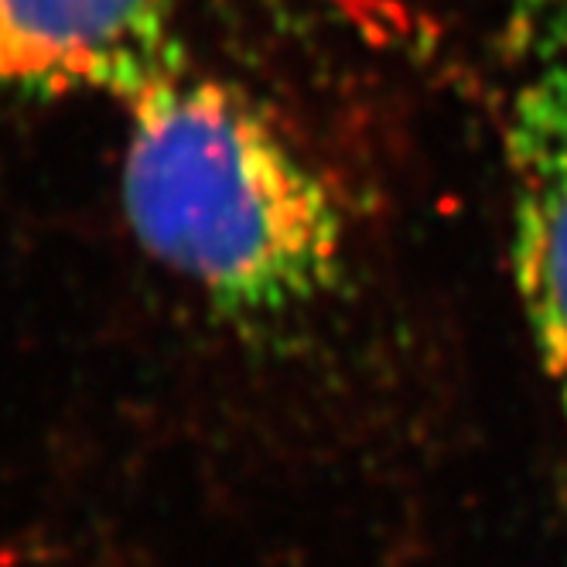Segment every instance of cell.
<instances>
[{
    "label": "cell",
    "mask_w": 567,
    "mask_h": 567,
    "mask_svg": "<svg viewBox=\"0 0 567 567\" xmlns=\"http://www.w3.org/2000/svg\"><path fill=\"white\" fill-rule=\"evenodd\" d=\"M127 106L124 213L154 260L236 318L291 315L336 288L339 202L247 96L182 62Z\"/></svg>",
    "instance_id": "cell-1"
},
{
    "label": "cell",
    "mask_w": 567,
    "mask_h": 567,
    "mask_svg": "<svg viewBox=\"0 0 567 567\" xmlns=\"http://www.w3.org/2000/svg\"><path fill=\"white\" fill-rule=\"evenodd\" d=\"M503 52L513 277L567 414V0H509Z\"/></svg>",
    "instance_id": "cell-2"
},
{
    "label": "cell",
    "mask_w": 567,
    "mask_h": 567,
    "mask_svg": "<svg viewBox=\"0 0 567 567\" xmlns=\"http://www.w3.org/2000/svg\"><path fill=\"white\" fill-rule=\"evenodd\" d=\"M182 0H0V93L55 100L103 93L131 103L185 55Z\"/></svg>",
    "instance_id": "cell-3"
}]
</instances>
